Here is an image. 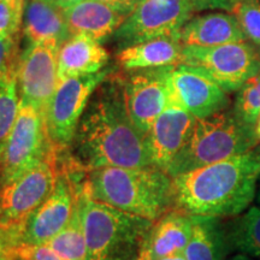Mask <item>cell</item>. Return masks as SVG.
Wrapping results in <instances>:
<instances>
[{
  "label": "cell",
  "instance_id": "obj_1",
  "mask_svg": "<svg viewBox=\"0 0 260 260\" xmlns=\"http://www.w3.org/2000/svg\"><path fill=\"white\" fill-rule=\"evenodd\" d=\"M65 164L69 171L82 174L107 167H153L146 135L126 110L122 79L113 77L95 89L68 148Z\"/></svg>",
  "mask_w": 260,
  "mask_h": 260
},
{
  "label": "cell",
  "instance_id": "obj_2",
  "mask_svg": "<svg viewBox=\"0 0 260 260\" xmlns=\"http://www.w3.org/2000/svg\"><path fill=\"white\" fill-rule=\"evenodd\" d=\"M260 177V146L172 177L175 210L195 217L237 216L251 205Z\"/></svg>",
  "mask_w": 260,
  "mask_h": 260
},
{
  "label": "cell",
  "instance_id": "obj_3",
  "mask_svg": "<svg viewBox=\"0 0 260 260\" xmlns=\"http://www.w3.org/2000/svg\"><path fill=\"white\" fill-rule=\"evenodd\" d=\"M79 188L99 203L152 222L175 210L172 177L155 167L95 169L84 174Z\"/></svg>",
  "mask_w": 260,
  "mask_h": 260
},
{
  "label": "cell",
  "instance_id": "obj_4",
  "mask_svg": "<svg viewBox=\"0 0 260 260\" xmlns=\"http://www.w3.org/2000/svg\"><path fill=\"white\" fill-rule=\"evenodd\" d=\"M86 260H138L153 223L92 199L76 187Z\"/></svg>",
  "mask_w": 260,
  "mask_h": 260
},
{
  "label": "cell",
  "instance_id": "obj_5",
  "mask_svg": "<svg viewBox=\"0 0 260 260\" xmlns=\"http://www.w3.org/2000/svg\"><path fill=\"white\" fill-rule=\"evenodd\" d=\"M259 140L255 125L242 121L234 110L197 118L187 144L172 161L168 174L175 177L246 153L259 145Z\"/></svg>",
  "mask_w": 260,
  "mask_h": 260
},
{
  "label": "cell",
  "instance_id": "obj_6",
  "mask_svg": "<svg viewBox=\"0 0 260 260\" xmlns=\"http://www.w3.org/2000/svg\"><path fill=\"white\" fill-rule=\"evenodd\" d=\"M54 147L46 115L30 104L19 103L17 119L0 158L3 186L44 161Z\"/></svg>",
  "mask_w": 260,
  "mask_h": 260
},
{
  "label": "cell",
  "instance_id": "obj_7",
  "mask_svg": "<svg viewBox=\"0 0 260 260\" xmlns=\"http://www.w3.org/2000/svg\"><path fill=\"white\" fill-rule=\"evenodd\" d=\"M182 64L201 70L224 92L232 93L260 71V50L248 41L214 47H183Z\"/></svg>",
  "mask_w": 260,
  "mask_h": 260
},
{
  "label": "cell",
  "instance_id": "obj_8",
  "mask_svg": "<svg viewBox=\"0 0 260 260\" xmlns=\"http://www.w3.org/2000/svg\"><path fill=\"white\" fill-rule=\"evenodd\" d=\"M194 12L189 0H144L112 37L121 50L152 39L178 38Z\"/></svg>",
  "mask_w": 260,
  "mask_h": 260
},
{
  "label": "cell",
  "instance_id": "obj_9",
  "mask_svg": "<svg viewBox=\"0 0 260 260\" xmlns=\"http://www.w3.org/2000/svg\"><path fill=\"white\" fill-rule=\"evenodd\" d=\"M107 75L109 70H102L59 81L46 110L48 135L56 147H69L90 98Z\"/></svg>",
  "mask_w": 260,
  "mask_h": 260
},
{
  "label": "cell",
  "instance_id": "obj_10",
  "mask_svg": "<svg viewBox=\"0 0 260 260\" xmlns=\"http://www.w3.org/2000/svg\"><path fill=\"white\" fill-rule=\"evenodd\" d=\"M59 174L58 147L50 157L0 189V223L23 224L50 197Z\"/></svg>",
  "mask_w": 260,
  "mask_h": 260
},
{
  "label": "cell",
  "instance_id": "obj_11",
  "mask_svg": "<svg viewBox=\"0 0 260 260\" xmlns=\"http://www.w3.org/2000/svg\"><path fill=\"white\" fill-rule=\"evenodd\" d=\"M59 47L60 45L57 42L29 45L18 58L16 68V80L21 102L38 107L45 115L59 83Z\"/></svg>",
  "mask_w": 260,
  "mask_h": 260
},
{
  "label": "cell",
  "instance_id": "obj_12",
  "mask_svg": "<svg viewBox=\"0 0 260 260\" xmlns=\"http://www.w3.org/2000/svg\"><path fill=\"white\" fill-rule=\"evenodd\" d=\"M170 105L189 112L195 118H206L229 107L230 99L211 77L199 69L180 64L168 74Z\"/></svg>",
  "mask_w": 260,
  "mask_h": 260
},
{
  "label": "cell",
  "instance_id": "obj_13",
  "mask_svg": "<svg viewBox=\"0 0 260 260\" xmlns=\"http://www.w3.org/2000/svg\"><path fill=\"white\" fill-rule=\"evenodd\" d=\"M58 162L59 174L53 191L23 223L24 247L47 245L67 226L74 213L77 200L76 186L61 164L59 154Z\"/></svg>",
  "mask_w": 260,
  "mask_h": 260
},
{
  "label": "cell",
  "instance_id": "obj_14",
  "mask_svg": "<svg viewBox=\"0 0 260 260\" xmlns=\"http://www.w3.org/2000/svg\"><path fill=\"white\" fill-rule=\"evenodd\" d=\"M172 67L132 71L122 80L128 113L134 125L146 135L155 119L171 107L168 74Z\"/></svg>",
  "mask_w": 260,
  "mask_h": 260
},
{
  "label": "cell",
  "instance_id": "obj_15",
  "mask_svg": "<svg viewBox=\"0 0 260 260\" xmlns=\"http://www.w3.org/2000/svg\"><path fill=\"white\" fill-rule=\"evenodd\" d=\"M197 118L180 107L171 106L155 119L146 134L151 164L167 171L187 144Z\"/></svg>",
  "mask_w": 260,
  "mask_h": 260
},
{
  "label": "cell",
  "instance_id": "obj_16",
  "mask_svg": "<svg viewBox=\"0 0 260 260\" xmlns=\"http://www.w3.org/2000/svg\"><path fill=\"white\" fill-rule=\"evenodd\" d=\"M195 216L171 211L153 223L138 260H160L183 253L190 241Z\"/></svg>",
  "mask_w": 260,
  "mask_h": 260
},
{
  "label": "cell",
  "instance_id": "obj_17",
  "mask_svg": "<svg viewBox=\"0 0 260 260\" xmlns=\"http://www.w3.org/2000/svg\"><path fill=\"white\" fill-rule=\"evenodd\" d=\"M178 39L183 47H214L248 41L236 18L224 12L191 17L181 29Z\"/></svg>",
  "mask_w": 260,
  "mask_h": 260
},
{
  "label": "cell",
  "instance_id": "obj_18",
  "mask_svg": "<svg viewBox=\"0 0 260 260\" xmlns=\"http://www.w3.org/2000/svg\"><path fill=\"white\" fill-rule=\"evenodd\" d=\"M71 35L83 34L103 41L121 27L126 16L99 0H82L64 9Z\"/></svg>",
  "mask_w": 260,
  "mask_h": 260
},
{
  "label": "cell",
  "instance_id": "obj_19",
  "mask_svg": "<svg viewBox=\"0 0 260 260\" xmlns=\"http://www.w3.org/2000/svg\"><path fill=\"white\" fill-rule=\"evenodd\" d=\"M109 59V52L95 39L83 34L71 35L58 52V77L61 81L96 74Z\"/></svg>",
  "mask_w": 260,
  "mask_h": 260
},
{
  "label": "cell",
  "instance_id": "obj_20",
  "mask_svg": "<svg viewBox=\"0 0 260 260\" xmlns=\"http://www.w3.org/2000/svg\"><path fill=\"white\" fill-rule=\"evenodd\" d=\"M24 37L29 44H64L71 37L64 9L51 0H25L22 18Z\"/></svg>",
  "mask_w": 260,
  "mask_h": 260
},
{
  "label": "cell",
  "instance_id": "obj_21",
  "mask_svg": "<svg viewBox=\"0 0 260 260\" xmlns=\"http://www.w3.org/2000/svg\"><path fill=\"white\" fill-rule=\"evenodd\" d=\"M182 53L178 38H157L123 48L117 54V63L126 71L177 67L182 64Z\"/></svg>",
  "mask_w": 260,
  "mask_h": 260
},
{
  "label": "cell",
  "instance_id": "obj_22",
  "mask_svg": "<svg viewBox=\"0 0 260 260\" xmlns=\"http://www.w3.org/2000/svg\"><path fill=\"white\" fill-rule=\"evenodd\" d=\"M230 251L226 229L218 218L195 217L190 241L184 249L187 260H226Z\"/></svg>",
  "mask_w": 260,
  "mask_h": 260
},
{
  "label": "cell",
  "instance_id": "obj_23",
  "mask_svg": "<svg viewBox=\"0 0 260 260\" xmlns=\"http://www.w3.org/2000/svg\"><path fill=\"white\" fill-rule=\"evenodd\" d=\"M225 229L230 247L260 259V207H251Z\"/></svg>",
  "mask_w": 260,
  "mask_h": 260
},
{
  "label": "cell",
  "instance_id": "obj_24",
  "mask_svg": "<svg viewBox=\"0 0 260 260\" xmlns=\"http://www.w3.org/2000/svg\"><path fill=\"white\" fill-rule=\"evenodd\" d=\"M47 246L63 260H86V237L79 200H76V206L69 223L47 243Z\"/></svg>",
  "mask_w": 260,
  "mask_h": 260
},
{
  "label": "cell",
  "instance_id": "obj_25",
  "mask_svg": "<svg viewBox=\"0 0 260 260\" xmlns=\"http://www.w3.org/2000/svg\"><path fill=\"white\" fill-rule=\"evenodd\" d=\"M19 103L21 99L15 74L0 81V158L17 119Z\"/></svg>",
  "mask_w": 260,
  "mask_h": 260
},
{
  "label": "cell",
  "instance_id": "obj_26",
  "mask_svg": "<svg viewBox=\"0 0 260 260\" xmlns=\"http://www.w3.org/2000/svg\"><path fill=\"white\" fill-rule=\"evenodd\" d=\"M233 110L242 121L256 124L260 116V71L237 90Z\"/></svg>",
  "mask_w": 260,
  "mask_h": 260
},
{
  "label": "cell",
  "instance_id": "obj_27",
  "mask_svg": "<svg viewBox=\"0 0 260 260\" xmlns=\"http://www.w3.org/2000/svg\"><path fill=\"white\" fill-rule=\"evenodd\" d=\"M247 40L260 50V0H236L230 9Z\"/></svg>",
  "mask_w": 260,
  "mask_h": 260
},
{
  "label": "cell",
  "instance_id": "obj_28",
  "mask_svg": "<svg viewBox=\"0 0 260 260\" xmlns=\"http://www.w3.org/2000/svg\"><path fill=\"white\" fill-rule=\"evenodd\" d=\"M23 224L0 223V260H18L23 248Z\"/></svg>",
  "mask_w": 260,
  "mask_h": 260
},
{
  "label": "cell",
  "instance_id": "obj_29",
  "mask_svg": "<svg viewBox=\"0 0 260 260\" xmlns=\"http://www.w3.org/2000/svg\"><path fill=\"white\" fill-rule=\"evenodd\" d=\"M18 58L17 37L0 38V81L14 76Z\"/></svg>",
  "mask_w": 260,
  "mask_h": 260
},
{
  "label": "cell",
  "instance_id": "obj_30",
  "mask_svg": "<svg viewBox=\"0 0 260 260\" xmlns=\"http://www.w3.org/2000/svg\"><path fill=\"white\" fill-rule=\"evenodd\" d=\"M22 18L23 15L16 11L8 2L3 0L0 3V38L17 37L22 25Z\"/></svg>",
  "mask_w": 260,
  "mask_h": 260
},
{
  "label": "cell",
  "instance_id": "obj_31",
  "mask_svg": "<svg viewBox=\"0 0 260 260\" xmlns=\"http://www.w3.org/2000/svg\"><path fill=\"white\" fill-rule=\"evenodd\" d=\"M21 258L28 260H63L47 245L23 247L21 252Z\"/></svg>",
  "mask_w": 260,
  "mask_h": 260
},
{
  "label": "cell",
  "instance_id": "obj_32",
  "mask_svg": "<svg viewBox=\"0 0 260 260\" xmlns=\"http://www.w3.org/2000/svg\"><path fill=\"white\" fill-rule=\"evenodd\" d=\"M190 4L197 11H204V10H214L222 9L230 11L236 0H189Z\"/></svg>",
  "mask_w": 260,
  "mask_h": 260
},
{
  "label": "cell",
  "instance_id": "obj_33",
  "mask_svg": "<svg viewBox=\"0 0 260 260\" xmlns=\"http://www.w3.org/2000/svg\"><path fill=\"white\" fill-rule=\"evenodd\" d=\"M99 2L105 3V4L111 6L128 17L144 0H99Z\"/></svg>",
  "mask_w": 260,
  "mask_h": 260
},
{
  "label": "cell",
  "instance_id": "obj_34",
  "mask_svg": "<svg viewBox=\"0 0 260 260\" xmlns=\"http://www.w3.org/2000/svg\"><path fill=\"white\" fill-rule=\"evenodd\" d=\"M51 2L54 3V4L58 6H60L61 9H67L77 4L79 2H82V0H51Z\"/></svg>",
  "mask_w": 260,
  "mask_h": 260
},
{
  "label": "cell",
  "instance_id": "obj_35",
  "mask_svg": "<svg viewBox=\"0 0 260 260\" xmlns=\"http://www.w3.org/2000/svg\"><path fill=\"white\" fill-rule=\"evenodd\" d=\"M226 260H260L258 258H253L251 255H247V254H242V253H239V254L234 255L233 258L226 259Z\"/></svg>",
  "mask_w": 260,
  "mask_h": 260
},
{
  "label": "cell",
  "instance_id": "obj_36",
  "mask_svg": "<svg viewBox=\"0 0 260 260\" xmlns=\"http://www.w3.org/2000/svg\"><path fill=\"white\" fill-rule=\"evenodd\" d=\"M160 260H187V259H186V255H184V252H183V253H177V254L165 256V258H162Z\"/></svg>",
  "mask_w": 260,
  "mask_h": 260
},
{
  "label": "cell",
  "instance_id": "obj_37",
  "mask_svg": "<svg viewBox=\"0 0 260 260\" xmlns=\"http://www.w3.org/2000/svg\"><path fill=\"white\" fill-rule=\"evenodd\" d=\"M255 128H256V133L260 132V116L258 118V121H256V124H255Z\"/></svg>",
  "mask_w": 260,
  "mask_h": 260
},
{
  "label": "cell",
  "instance_id": "obj_38",
  "mask_svg": "<svg viewBox=\"0 0 260 260\" xmlns=\"http://www.w3.org/2000/svg\"><path fill=\"white\" fill-rule=\"evenodd\" d=\"M3 187V180H2V169H0V189Z\"/></svg>",
  "mask_w": 260,
  "mask_h": 260
},
{
  "label": "cell",
  "instance_id": "obj_39",
  "mask_svg": "<svg viewBox=\"0 0 260 260\" xmlns=\"http://www.w3.org/2000/svg\"><path fill=\"white\" fill-rule=\"evenodd\" d=\"M258 201L260 203V182H259V187H258Z\"/></svg>",
  "mask_w": 260,
  "mask_h": 260
},
{
  "label": "cell",
  "instance_id": "obj_40",
  "mask_svg": "<svg viewBox=\"0 0 260 260\" xmlns=\"http://www.w3.org/2000/svg\"><path fill=\"white\" fill-rule=\"evenodd\" d=\"M18 260H28V259H24V258H19Z\"/></svg>",
  "mask_w": 260,
  "mask_h": 260
},
{
  "label": "cell",
  "instance_id": "obj_41",
  "mask_svg": "<svg viewBox=\"0 0 260 260\" xmlns=\"http://www.w3.org/2000/svg\"><path fill=\"white\" fill-rule=\"evenodd\" d=\"M258 135H259V139H260V132H259V133H258Z\"/></svg>",
  "mask_w": 260,
  "mask_h": 260
},
{
  "label": "cell",
  "instance_id": "obj_42",
  "mask_svg": "<svg viewBox=\"0 0 260 260\" xmlns=\"http://www.w3.org/2000/svg\"><path fill=\"white\" fill-rule=\"evenodd\" d=\"M3 2V0H0V3H2Z\"/></svg>",
  "mask_w": 260,
  "mask_h": 260
}]
</instances>
